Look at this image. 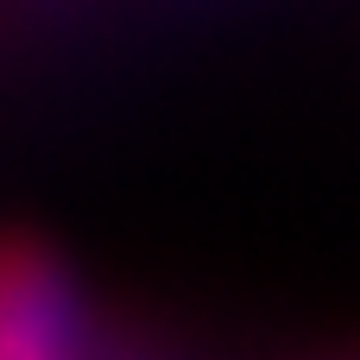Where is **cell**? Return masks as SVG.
<instances>
[{"instance_id": "obj_1", "label": "cell", "mask_w": 360, "mask_h": 360, "mask_svg": "<svg viewBox=\"0 0 360 360\" xmlns=\"http://www.w3.org/2000/svg\"><path fill=\"white\" fill-rule=\"evenodd\" d=\"M0 360H95L70 266L32 234H0Z\"/></svg>"}]
</instances>
